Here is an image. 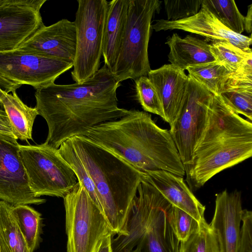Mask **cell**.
Masks as SVG:
<instances>
[{"label":"cell","mask_w":252,"mask_h":252,"mask_svg":"<svg viewBox=\"0 0 252 252\" xmlns=\"http://www.w3.org/2000/svg\"><path fill=\"white\" fill-rule=\"evenodd\" d=\"M120 85L104 65L83 83H54L36 89L35 107L48 128L45 143L59 149L68 139L86 136L94 126L126 115L128 110L118 105Z\"/></svg>","instance_id":"obj_1"},{"label":"cell","mask_w":252,"mask_h":252,"mask_svg":"<svg viewBox=\"0 0 252 252\" xmlns=\"http://www.w3.org/2000/svg\"><path fill=\"white\" fill-rule=\"evenodd\" d=\"M59 153L100 208L114 235H126L132 202L145 173L85 136L64 141Z\"/></svg>","instance_id":"obj_2"},{"label":"cell","mask_w":252,"mask_h":252,"mask_svg":"<svg viewBox=\"0 0 252 252\" xmlns=\"http://www.w3.org/2000/svg\"><path fill=\"white\" fill-rule=\"evenodd\" d=\"M86 136L144 173L164 170L186 175L169 130L158 126L145 111L128 110L119 119L94 126Z\"/></svg>","instance_id":"obj_3"},{"label":"cell","mask_w":252,"mask_h":252,"mask_svg":"<svg viewBox=\"0 0 252 252\" xmlns=\"http://www.w3.org/2000/svg\"><path fill=\"white\" fill-rule=\"evenodd\" d=\"M252 155V123L213 95L207 124L186 172L192 189H199L218 173Z\"/></svg>","instance_id":"obj_4"},{"label":"cell","mask_w":252,"mask_h":252,"mask_svg":"<svg viewBox=\"0 0 252 252\" xmlns=\"http://www.w3.org/2000/svg\"><path fill=\"white\" fill-rule=\"evenodd\" d=\"M161 3L158 0H130L120 52L110 70L118 82L135 80L151 71L148 48L151 21Z\"/></svg>","instance_id":"obj_5"},{"label":"cell","mask_w":252,"mask_h":252,"mask_svg":"<svg viewBox=\"0 0 252 252\" xmlns=\"http://www.w3.org/2000/svg\"><path fill=\"white\" fill-rule=\"evenodd\" d=\"M19 153L30 189L36 197L64 198L78 183L73 170L58 149L45 142L36 145H20Z\"/></svg>","instance_id":"obj_6"},{"label":"cell","mask_w":252,"mask_h":252,"mask_svg":"<svg viewBox=\"0 0 252 252\" xmlns=\"http://www.w3.org/2000/svg\"><path fill=\"white\" fill-rule=\"evenodd\" d=\"M74 21L76 48L71 76L75 83H83L99 70L102 56L103 33L108 1L78 0Z\"/></svg>","instance_id":"obj_7"},{"label":"cell","mask_w":252,"mask_h":252,"mask_svg":"<svg viewBox=\"0 0 252 252\" xmlns=\"http://www.w3.org/2000/svg\"><path fill=\"white\" fill-rule=\"evenodd\" d=\"M63 199L67 252H95L104 236L114 235L102 211L79 182Z\"/></svg>","instance_id":"obj_8"},{"label":"cell","mask_w":252,"mask_h":252,"mask_svg":"<svg viewBox=\"0 0 252 252\" xmlns=\"http://www.w3.org/2000/svg\"><path fill=\"white\" fill-rule=\"evenodd\" d=\"M213 95L189 77L182 107L169 130L186 173L191 164L194 151L206 126Z\"/></svg>","instance_id":"obj_9"},{"label":"cell","mask_w":252,"mask_h":252,"mask_svg":"<svg viewBox=\"0 0 252 252\" xmlns=\"http://www.w3.org/2000/svg\"><path fill=\"white\" fill-rule=\"evenodd\" d=\"M73 64L18 49L0 52V73L21 85L35 90L55 82Z\"/></svg>","instance_id":"obj_10"},{"label":"cell","mask_w":252,"mask_h":252,"mask_svg":"<svg viewBox=\"0 0 252 252\" xmlns=\"http://www.w3.org/2000/svg\"><path fill=\"white\" fill-rule=\"evenodd\" d=\"M46 0H0V52L17 49L44 24Z\"/></svg>","instance_id":"obj_11"},{"label":"cell","mask_w":252,"mask_h":252,"mask_svg":"<svg viewBox=\"0 0 252 252\" xmlns=\"http://www.w3.org/2000/svg\"><path fill=\"white\" fill-rule=\"evenodd\" d=\"M17 140L0 134V200L13 206L43 204L46 200L30 189Z\"/></svg>","instance_id":"obj_12"},{"label":"cell","mask_w":252,"mask_h":252,"mask_svg":"<svg viewBox=\"0 0 252 252\" xmlns=\"http://www.w3.org/2000/svg\"><path fill=\"white\" fill-rule=\"evenodd\" d=\"M168 203L144 175L132 202L126 221V235L118 236L112 239L113 252H132L140 241L157 211Z\"/></svg>","instance_id":"obj_13"},{"label":"cell","mask_w":252,"mask_h":252,"mask_svg":"<svg viewBox=\"0 0 252 252\" xmlns=\"http://www.w3.org/2000/svg\"><path fill=\"white\" fill-rule=\"evenodd\" d=\"M76 48L75 23L63 19L43 25L17 49L73 64Z\"/></svg>","instance_id":"obj_14"},{"label":"cell","mask_w":252,"mask_h":252,"mask_svg":"<svg viewBox=\"0 0 252 252\" xmlns=\"http://www.w3.org/2000/svg\"><path fill=\"white\" fill-rule=\"evenodd\" d=\"M151 29L156 32L182 30L200 35L212 41H226L243 50L250 49L252 43V35L249 37L230 30L203 3L198 13L191 17L176 21L158 20L151 25Z\"/></svg>","instance_id":"obj_15"},{"label":"cell","mask_w":252,"mask_h":252,"mask_svg":"<svg viewBox=\"0 0 252 252\" xmlns=\"http://www.w3.org/2000/svg\"><path fill=\"white\" fill-rule=\"evenodd\" d=\"M243 211L240 191L224 190L216 194L210 225L216 236L219 252H238Z\"/></svg>","instance_id":"obj_16"},{"label":"cell","mask_w":252,"mask_h":252,"mask_svg":"<svg viewBox=\"0 0 252 252\" xmlns=\"http://www.w3.org/2000/svg\"><path fill=\"white\" fill-rule=\"evenodd\" d=\"M148 76L162 105L164 121L170 126L182 107L187 93L189 76L184 71L171 64L151 69Z\"/></svg>","instance_id":"obj_17"},{"label":"cell","mask_w":252,"mask_h":252,"mask_svg":"<svg viewBox=\"0 0 252 252\" xmlns=\"http://www.w3.org/2000/svg\"><path fill=\"white\" fill-rule=\"evenodd\" d=\"M145 178L172 205L187 213L199 223L206 221L205 207L196 198L183 177L164 170L145 173Z\"/></svg>","instance_id":"obj_18"},{"label":"cell","mask_w":252,"mask_h":252,"mask_svg":"<svg viewBox=\"0 0 252 252\" xmlns=\"http://www.w3.org/2000/svg\"><path fill=\"white\" fill-rule=\"evenodd\" d=\"M130 0L108 1L102 47L104 65L110 70L118 56L125 31Z\"/></svg>","instance_id":"obj_19"},{"label":"cell","mask_w":252,"mask_h":252,"mask_svg":"<svg viewBox=\"0 0 252 252\" xmlns=\"http://www.w3.org/2000/svg\"><path fill=\"white\" fill-rule=\"evenodd\" d=\"M170 203L156 213L140 241L132 252H179L180 242L168 221Z\"/></svg>","instance_id":"obj_20"},{"label":"cell","mask_w":252,"mask_h":252,"mask_svg":"<svg viewBox=\"0 0 252 252\" xmlns=\"http://www.w3.org/2000/svg\"><path fill=\"white\" fill-rule=\"evenodd\" d=\"M169 47L168 55L170 64L184 71L190 66L215 61L210 44L204 40L187 35L181 38L174 33L165 42Z\"/></svg>","instance_id":"obj_21"},{"label":"cell","mask_w":252,"mask_h":252,"mask_svg":"<svg viewBox=\"0 0 252 252\" xmlns=\"http://www.w3.org/2000/svg\"><path fill=\"white\" fill-rule=\"evenodd\" d=\"M219 95L224 104L237 114L252 120V73L239 68L230 73Z\"/></svg>","instance_id":"obj_22"},{"label":"cell","mask_w":252,"mask_h":252,"mask_svg":"<svg viewBox=\"0 0 252 252\" xmlns=\"http://www.w3.org/2000/svg\"><path fill=\"white\" fill-rule=\"evenodd\" d=\"M0 100L16 139L27 141L32 140L33 125L38 115L36 107L26 105L18 97L16 91L9 94L0 89Z\"/></svg>","instance_id":"obj_23"},{"label":"cell","mask_w":252,"mask_h":252,"mask_svg":"<svg viewBox=\"0 0 252 252\" xmlns=\"http://www.w3.org/2000/svg\"><path fill=\"white\" fill-rule=\"evenodd\" d=\"M12 207L0 200V252H30Z\"/></svg>","instance_id":"obj_24"},{"label":"cell","mask_w":252,"mask_h":252,"mask_svg":"<svg viewBox=\"0 0 252 252\" xmlns=\"http://www.w3.org/2000/svg\"><path fill=\"white\" fill-rule=\"evenodd\" d=\"M12 211L29 252H34L42 241L41 214L28 205H12Z\"/></svg>","instance_id":"obj_25"},{"label":"cell","mask_w":252,"mask_h":252,"mask_svg":"<svg viewBox=\"0 0 252 252\" xmlns=\"http://www.w3.org/2000/svg\"><path fill=\"white\" fill-rule=\"evenodd\" d=\"M188 76L201 84L214 95L219 92L231 73L216 61L188 67Z\"/></svg>","instance_id":"obj_26"},{"label":"cell","mask_w":252,"mask_h":252,"mask_svg":"<svg viewBox=\"0 0 252 252\" xmlns=\"http://www.w3.org/2000/svg\"><path fill=\"white\" fill-rule=\"evenodd\" d=\"M202 3L226 27L242 34L244 31V17L233 0H203Z\"/></svg>","instance_id":"obj_27"},{"label":"cell","mask_w":252,"mask_h":252,"mask_svg":"<svg viewBox=\"0 0 252 252\" xmlns=\"http://www.w3.org/2000/svg\"><path fill=\"white\" fill-rule=\"evenodd\" d=\"M210 44L215 61L231 73L236 71L248 57L252 55L251 48L243 50L226 41L215 40Z\"/></svg>","instance_id":"obj_28"},{"label":"cell","mask_w":252,"mask_h":252,"mask_svg":"<svg viewBox=\"0 0 252 252\" xmlns=\"http://www.w3.org/2000/svg\"><path fill=\"white\" fill-rule=\"evenodd\" d=\"M179 252H219L215 233L206 221L187 240L181 242Z\"/></svg>","instance_id":"obj_29"},{"label":"cell","mask_w":252,"mask_h":252,"mask_svg":"<svg viewBox=\"0 0 252 252\" xmlns=\"http://www.w3.org/2000/svg\"><path fill=\"white\" fill-rule=\"evenodd\" d=\"M138 100L144 110L159 116L163 120V108L156 90L147 76L135 80Z\"/></svg>","instance_id":"obj_30"},{"label":"cell","mask_w":252,"mask_h":252,"mask_svg":"<svg viewBox=\"0 0 252 252\" xmlns=\"http://www.w3.org/2000/svg\"><path fill=\"white\" fill-rule=\"evenodd\" d=\"M167 216L169 223L180 242L187 240L200 227L201 223L187 213L175 206H171Z\"/></svg>","instance_id":"obj_31"},{"label":"cell","mask_w":252,"mask_h":252,"mask_svg":"<svg viewBox=\"0 0 252 252\" xmlns=\"http://www.w3.org/2000/svg\"><path fill=\"white\" fill-rule=\"evenodd\" d=\"M203 0H165L167 20L176 21L191 17L198 13Z\"/></svg>","instance_id":"obj_32"},{"label":"cell","mask_w":252,"mask_h":252,"mask_svg":"<svg viewBox=\"0 0 252 252\" xmlns=\"http://www.w3.org/2000/svg\"><path fill=\"white\" fill-rule=\"evenodd\" d=\"M237 252H252V212L243 209Z\"/></svg>","instance_id":"obj_33"},{"label":"cell","mask_w":252,"mask_h":252,"mask_svg":"<svg viewBox=\"0 0 252 252\" xmlns=\"http://www.w3.org/2000/svg\"><path fill=\"white\" fill-rule=\"evenodd\" d=\"M0 134L16 139L7 115L4 110L0 109Z\"/></svg>","instance_id":"obj_34"},{"label":"cell","mask_w":252,"mask_h":252,"mask_svg":"<svg viewBox=\"0 0 252 252\" xmlns=\"http://www.w3.org/2000/svg\"><path fill=\"white\" fill-rule=\"evenodd\" d=\"M21 86L0 73V89L7 93L15 92ZM0 105H1L0 100Z\"/></svg>","instance_id":"obj_35"},{"label":"cell","mask_w":252,"mask_h":252,"mask_svg":"<svg viewBox=\"0 0 252 252\" xmlns=\"http://www.w3.org/2000/svg\"><path fill=\"white\" fill-rule=\"evenodd\" d=\"M112 234L104 236L100 242L95 252H113L112 247Z\"/></svg>","instance_id":"obj_36"},{"label":"cell","mask_w":252,"mask_h":252,"mask_svg":"<svg viewBox=\"0 0 252 252\" xmlns=\"http://www.w3.org/2000/svg\"><path fill=\"white\" fill-rule=\"evenodd\" d=\"M252 4L248 6V10L247 15L244 17V30L247 33H251L252 31Z\"/></svg>","instance_id":"obj_37"}]
</instances>
